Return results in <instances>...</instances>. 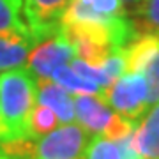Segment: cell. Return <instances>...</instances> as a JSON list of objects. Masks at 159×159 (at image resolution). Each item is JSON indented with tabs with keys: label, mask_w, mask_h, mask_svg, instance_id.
Masks as SVG:
<instances>
[{
	"label": "cell",
	"mask_w": 159,
	"mask_h": 159,
	"mask_svg": "<svg viewBox=\"0 0 159 159\" xmlns=\"http://www.w3.org/2000/svg\"><path fill=\"white\" fill-rule=\"evenodd\" d=\"M58 124L60 122H58L57 115L50 108H46L43 104H37L34 113H32V120H30V140L41 138L48 133H51L53 129H57Z\"/></svg>",
	"instance_id": "4fadbf2b"
},
{
	"label": "cell",
	"mask_w": 159,
	"mask_h": 159,
	"mask_svg": "<svg viewBox=\"0 0 159 159\" xmlns=\"http://www.w3.org/2000/svg\"><path fill=\"white\" fill-rule=\"evenodd\" d=\"M71 0H23V20L35 46L60 32V20Z\"/></svg>",
	"instance_id": "277c9868"
},
{
	"label": "cell",
	"mask_w": 159,
	"mask_h": 159,
	"mask_svg": "<svg viewBox=\"0 0 159 159\" xmlns=\"http://www.w3.org/2000/svg\"><path fill=\"white\" fill-rule=\"evenodd\" d=\"M140 2H142V0H124V4H129V6H133V9H134V7L140 4Z\"/></svg>",
	"instance_id": "e0dca14e"
},
{
	"label": "cell",
	"mask_w": 159,
	"mask_h": 159,
	"mask_svg": "<svg viewBox=\"0 0 159 159\" xmlns=\"http://www.w3.org/2000/svg\"><path fill=\"white\" fill-rule=\"evenodd\" d=\"M37 104L50 108L60 124H73L76 120L73 94L51 80H37Z\"/></svg>",
	"instance_id": "52a82bcc"
},
{
	"label": "cell",
	"mask_w": 159,
	"mask_h": 159,
	"mask_svg": "<svg viewBox=\"0 0 159 159\" xmlns=\"http://www.w3.org/2000/svg\"><path fill=\"white\" fill-rule=\"evenodd\" d=\"M73 58H76L73 44L62 32H58L57 35L34 46L27 62V69L37 80H50L55 69L71 64Z\"/></svg>",
	"instance_id": "5b68a950"
},
{
	"label": "cell",
	"mask_w": 159,
	"mask_h": 159,
	"mask_svg": "<svg viewBox=\"0 0 159 159\" xmlns=\"http://www.w3.org/2000/svg\"><path fill=\"white\" fill-rule=\"evenodd\" d=\"M0 159H16V157H12V156H9V154H6L4 150H0Z\"/></svg>",
	"instance_id": "ac0fdd59"
},
{
	"label": "cell",
	"mask_w": 159,
	"mask_h": 159,
	"mask_svg": "<svg viewBox=\"0 0 159 159\" xmlns=\"http://www.w3.org/2000/svg\"><path fill=\"white\" fill-rule=\"evenodd\" d=\"M83 159H120V152L113 140L97 134L90 138Z\"/></svg>",
	"instance_id": "5bb4252c"
},
{
	"label": "cell",
	"mask_w": 159,
	"mask_h": 159,
	"mask_svg": "<svg viewBox=\"0 0 159 159\" xmlns=\"http://www.w3.org/2000/svg\"><path fill=\"white\" fill-rule=\"evenodd\" d=\"M133 12L136 14V29L140 34H159V0H142Z\"/></svg>",
	"instance_id": "7c38bea8"
},
{
	"label": "cell",
	"mask_w": 159,
	"mask_h": 159,
	"mask_svg": "<svg viewBox=\"0 0 159 159\" xmlns=\"http://www.w3.org/2000/svg\"><path fill=\"white\" fill-rule=\"evenodd\" d=\"M50 80L55 81L57 85H60L62 89H66L67 92L74 94V96H99L104 101L106 90L101 89L97 83L80 76L78 73H74L71 66H62V67L55 69Z\"/></svg>",
	"instance_id": "30bf717a"
},
{
	"label": "cell",
	"mask_w": 159,
	"mask_h": 159,
	"mask_svg": "<svg viewBox=\"0 0 159 159\" xmlns=\"http://www.w3.org/2000/svg\"><path fill=\"white\" fill-rule=\"evenodd\" d=\"M74 115L90 136H97L104 134L115 111L99 96H74Z\"/></svg>",
	"instance_id": "8992f818"
},
{
	"label": "cell",
	"mask_w": 159,
	"mask_h": 159,
	"mask_svg": "<svg viewBox=\"0 0 159 159\" xmlns=\"http://www.w3.org/2000/svg\"><path fill=\"white\" fill-rule=\"evenodd\" d=\"M34 46L35 44L27 37L14 34H0V73L25 67Z\"/></svg>",
	"instance_id": "9c48e42d"
},
{
	"label": "cell",
	"mask_w": 159,
	"mask_h": 159,
	"mask_svg": "<svg viewBox=\"0 0 159 159\" xmlns=\"http://www.w3.org/2000/svg\"><path fill=\"white\" fill-rule=\"evenodd\" d=\"M134 143L145 159H159V102H156L134 129Z\"/></svg>",
	"instance_id": "ba28073f"
},
{
	"label": "cell",
	"mask_w": 159,
	"mask_h": 159,
	"mask_svg": "<svg viewBox=\"0 0 159 159\" xmlns=\"http://www.w3.org/2000/svg\"><path fill=\"white\" fill-rule=\"evenodd\" d=\"M37 106V78L27 67L0 73V110L7 143L30 140V120Z\"/></svg>",
	"instance_id": "6da1fadb"
},
{
	"label": "cell",
	"mask_w": 159,
	"mask_h": 159,
	"mask_svg": "<svg viewBox=\"0 0 159 159\" xmlns=\"http://www.w3.org/2000/svg\"><path fill=\"white\" fill-rule=\"evenodd\" d=\"M0 34H14L32 41L23 20V0H0Z\"/></svg>",
	"instance_id": "8fae6325"
},
{
	"label": "cell",
	"mask_w": 159,
	"mask_h": 159,
	"mask_svg": "<svg viewBox=\"0 0 159 159\" xmlns=\"http://www.w3.org/2000/svg\"><path fill=\"white\" fill-rule=\"evenodd\" d=\"M104 101L115 113L125 119L140 120L148 108V85L143 73L127 71L104 94Z\"/></svg>",
	"instance_id": "3957f363"
},
{
	"label": "cell",
	"mask_w": 159,
	"mask_h": 159,
	"mask_svg": "<svg viewBox=\"0 0 159 159\" xmlns=\"http://www.w3.org/2000/svg\"><path fill=\"white\" fill-rule=\"evenodd\" d=\"M90 138L80 124H62L41 138L4 143L0 150L16 159H83Z\"/></svg>",
	"instance_id": "7a4b0ae2"
},
{
	"label": "cell",
	"mask_w": 159,
	"mask_h": 159,
	"mask_svg": "<svg viewBox=\"0 0 159 159\" xmlns=\"http://www.w3.org/2000/svg\"><path fill=\"white\" fill-rule=\"evenodd\" d=\"M7 143V131L6 125H4V120H2V110H0V147Z\"/></svg>",
	"instance_id": "2e32d148"
},
{
	"label": "cell",
	"mask_w": 159,
	"mask_h": 159,
	"mask_svg": "<svg viewBox=\"0 0 159 159\" xmlns=\"http://www.w3.org/2000/svg\"><path fill=\"white\" fill-rule=\"evenodd\" d=\"M140 73H143L148 85V106L159 102V48L147 58Z\"/></svg>",
	"instance_id": "9a60e30c"
}]
</instances>
